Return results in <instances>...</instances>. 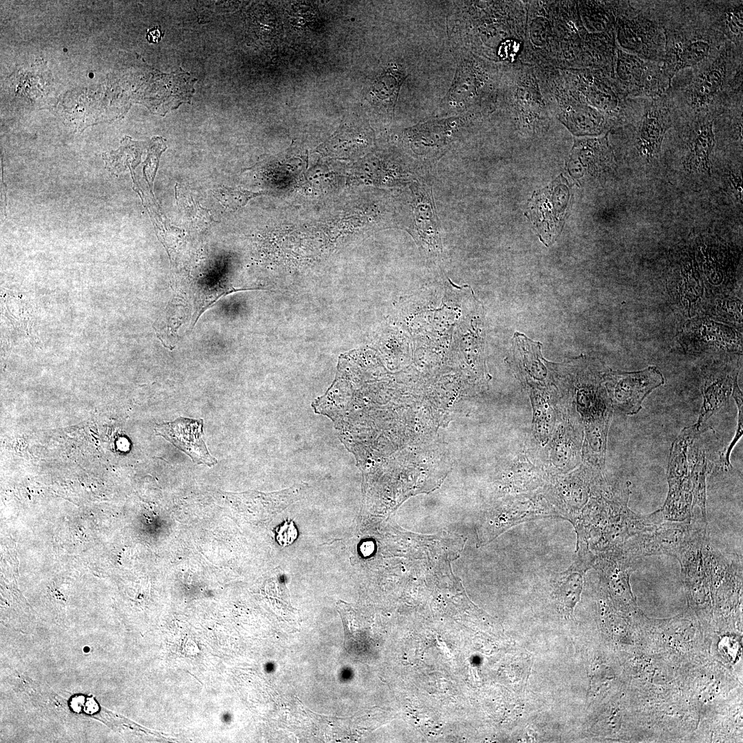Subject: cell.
<instances>
[{"mask_svg":"<svg viewBox=\"0 0 743 743\" xmlns=\"http://www.w3.org/2000/svg\"><path fill=\"white\" fill-rule=\"evenodd\" d=\"M742 49L727 42L710 58L674 77L667 93L678 116L715 118L742 102Z\"/></svg>","mask_w":743,"mask_h":743,"instance_id":"cell-1","label":"cell"},{"mask_svg":"<svg viewBox=\"0 0 743 743\" xmlns=\"http://www.w3.org/2000/svg\"><path fill=\"white\" fill-rule=\"evenodd\" d=\"M630 484L627 482L614 489L603 480L591 485V499L572 525L576 533L584 535L595 554L622 546L631 537L664 521L660 508L641 515L628 508Z\"/></svg>","mask_w":743,"mask_h":743,"instance_id":"cell-2","label":"cell"},{"mask_svg":"<svg viewBox=\"0 0 743 743\" xmlns=\"http://www.w3.org/2000/svg\"><path fill=\"white\" fill-rule=\"evenodd\" d=\"M703 1H663L665 52L662 62L670 83L680 72L716 54L729 42L713 25Z\"/></svg>","mask_w":743,"mask_h":743,"instance_id":"cell-3","label":"cell"},{"mask_svg":"<svg viewBox=\"0 0 743 743\" xmlns=\"http://www.w3.org/2000/svg\"><path fill=\"white\" fill-rule=\"evenodd\" d=\"M621 8L616 23L618 47L642 58L662 63L666 40L661 1H627Z\"/></svg>","mask_w":743,"mask_h":743,"instance_id":"cell-4","label":"cell"},{"mask_svg":"<svg viewBox=\"0 0 743 743\" xmlns=\"http://www.w3.org/2000/svg\"><path fill=\"white\" fill-rule=\"evenodd\" d=\"M625 109L634 119V149L648 162L657 159L677 115L667 93L658 98H629Z\"/></svg>","mask_w":743,"mask_h":743,"instance_id":"cell-5","label":"cell"},{"mask_svg":"<svg viewBox=\"0 0 743 743\" xmlns=\"http://www.w3.org/2000/svg\"><path fill=\"white\" fill-rule=\"evenodd\" d=\"M704 431L696 424L686 427L671 444L667 469L668 493L660 508L664 520L681 521L693 514L688 453L691 445Z\"/></svg>","mask_w":743,"mask_h":743,"instance_id":"cell-6","label":"cell"},{"mask_svg":"<svg viewBox=\"0 0 743 743\" xmlns=\"http://www.w3.org/2000/svg\"><path fill=\"white\" fill-rule=\"evenodd\" d=\"M707 530V519L700 513L681 521L664 520L654 528L627 541L624 548L637 559L666 554L677 558L698 535Z\"/></svg>","mask_w":743,"mask_h":743,"instance_id":"cell-7","label":"cell"},{"mask_svg":"<svg viewBox=\"0 0 743 743\" xmlns=\"http://www.w3.org/2000/svg\"><path fill=\"white\" fill-rule=\"evenodd\" d=\"M615 73L627 98H658L666 94L671 84L662 63L642 58L619 47L616 50Z\"/></svg>","mask_w":743,"mask_h":743,"instance_id":"cell-8","label":"cell"},{"mask_svg":"<svg viewBox=\"0 0 743 743\" xmlns=\"http://www.w3.org/2000/svg\"><path fill=\"white\" fill-rule=\"evenodd\" d=\"M607 387L613 405L625 414L632 416L642 409L644 399L665 383L655 366L632 372H612L607 376Z\"/></svg>","mask_w":743,"mask_h":743,"instance_id":"cell-9","label":"cell"},{"mask_svg":"<svg viewBox=\"0 0 743 743\" xmlns=\"http://www.w3.org/2000/svg\"><path fill=\"white\" fill-rule=\"evenodd\" d=\"M595 554L593 568L610 596L625 610L632 609L635 601L629 580L638 559L629 554L623 545Z\"/></svg>","mask_w":743,"mask_h":743,"instance_id":"cell-10","label":"cell"},{"mask_svg":"<svg viewBox=\"0 0 743 743\" xmlns=\"http://www.w3.org/2000/svg\"><path fill=\"white\" fill-rule=\"evenodd\" d=\"M413 201L411 214L406 226L408 231L425 255L437 257L442 252V246L439 224L431 191L426 186L413 185L411 188Z\"/></svg>","mask_w":743,"mask_h":743,"instance_id":"cell-11","label":"cell"},{"mask_svg":"<svg viewBox=\"0 0 743 743\" xmlns=\"http://www.w3.org/2000/svg\"><path fill=\"white\" fill-rule=\"evenodd\" d=\"M577 548L574 559L568 569L560 572L555 581L554 594L561 611L572 616L574 607L579 601L586 572L591 568L596 554L590 548L586 538L577 534Z\"/></svg>","mask_w":743,"mask_h":743,"instance_id":"cell-12","label":"cell"},{"mask_svg":"<svg viewBox=\"0 0 743 743\" xmlns=\"http://www.w3.org/2000/svg\"><path fill=\"white\" fill-rule=\"evenodd\" d=\"M160 435L187 454L197 464L208 466L217 461L212 457L203 440V420L179 418L173 422L158 424L155 427Z\"/></svg>","mask_w":743,"mask_h":743,"instance_id":"cell-13","label":"cell"},{"mask_svg":"<svg viewBox=\"0 0 743 743\" xmlns=\"http://www.w3.org/2000/svg\"><path fill=\"white\" fill-rule=\"evenodd\" d=\"M687 119L689 120L691 127L683 166L691 172L709 173L711 155L715 144V118L708 116Z\"/></svg>","mask_w":743,"mask_h":743,"instance_id":"cell-14","label":"cell"},{"mask_svg":"<svg viewBox=\"0 0 743 743\" xmlns=\"http://www.w3.org/2000/svg\"><path fill=\"white\" fill-rule=\"evenodd\" d=\"M737 370L722 365L711 370L704 377L702 387L703 402L696 425L702 426L717 411L723 407L732 395L737 381Z\"/></svg>","mask_w":743,"mask_h":743,"instance_id":"cell-15","label":"cell"},{"mask_svg":"<svg viewBox=\"0 0 743 743\" xmlns=\"http://www.w3.org/2000/svg\"><path fill=\"white\" fill-rule=\"evenodd\" d=\"M704 3L715 29L727 41L743 48L742 1H705Z\"/></svg>","mask_w":743,"mask_h":743,"instance_id":"cell-16","label":"cell"},{"mask_svg":"<svg viewBox=\"0 0 743 743\" xmlns=\"http://www.w3.org/2000/svg\"><path fill=\"white\" fill-rule=\"evenodd\" d=\"M696 440L689 447L688 453L689 477L693 495L692 509L693 510L697 507L701 515L707 518L706 477L707 474V460L702 443Z\"/></svg>","mask_w":743,"mask_h":743,"instance_id":"cell-17","label":"cell"},{"mask_svg":"<svg viewBox=\"0 0 743 743\" xmlns=\"http://www.w3.org/2000/svg\"><path fill=\"white\" fill-rule=\"evenodd\" d=\"M565 119L574 125L575 131L583 134L601 133L607 123L606 115L591 105H579L570 107Z\"/></svg>","mask_w":743,"mask_h":743,"instance_id":"cell-18","label":"cell"},{"mask_svg":"<svg viewBox=\"0 0 743 743\" xmlns=\"http://www.w3.org/2000/svg\"><path fill=\"white\" fill-rule=\"evenodd\" d=\"M406 76L397 67L387 69L374 83L372 92L387 108L394 109Z\"/></svg>","mask_w":743,"mask_h":743,"instance_id":"cell-19","label":"cell"},{"mask_svg":"<svg viewBox=\"0 0 743 743\" xmlns=\"http://www.w3.org/2000/svg\"><path fill=\"white\" fill-rule=\"evenodd\" d=\"M176 200L177 204L183 210L184 217L195 228L206 229L213 222H216L209 210L201 206L192 197L177 194Z\"/></svg>","mask_w":743,"mask_h":743,"instance_id":"cell-20","label":"cell"},{"mask_svg":"<svg viewBox=\"0 0 743 743\" xmlns=\"http://www.w3.org/2000/svg\"><path fill=\"white\" fill-rule=\"evenodd\" d=\"M215 197L225 208L235 211L246 206L248 201L263 192H252L241 188L217 186L213 191Z\"/></svg>","mask_w":743,"mask_h":743,"instance_id":"cell-21","label":"cell"},{"mask_svg":"<svg viewBox=\"0 0 743 743\" xmlns=\"http://www.w3.org/2000/svg\"><path fill=\"white\" fill-rule=\"evenodd\" d=\"M732 396L735 400L737 408V424L735 433L727 447L720 452L718 460V467L723 471H729L732 469L730 462V455L733 449L742 438L743 433V402L742 393L739 388L737 381L733 385Z\"/></svg>","mask_w":743,"mask_h":743,"instance_id":"cell-22","label":"cell"},{"mask_svg":"<svg viewBox=\"0 0 743 743\" xmlns=\"http://www.w3.org/2000/svg\"><path fill=\"white\" fill-rule=\"evenodd\" d=\"M549 24L543 18L534 21L530 28V36L532 42L538 45L543 44L548 36Z\"/></svg>","mask_w":743,"mask_h":743,"instance_id":"cell-23","label":"cell"},{"mask_svg":"<svg viewBox=\"0 0 743 743\" xmlns=\"http://www.w3.org/2000/svg\"><path fill=\"white\" fill-rule=\"evenodd\" d=\"M164 35L160 28L158 26H155L151 29H149L146 34V39L150 43H156L159 42Z\"/></svg>","mask_w":743,"mask_h":743,"instance_id":"cell-24","label":"cell"}]
</instances>
